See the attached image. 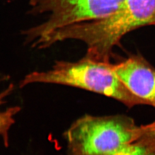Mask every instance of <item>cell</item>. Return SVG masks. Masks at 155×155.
<instances>
[{
  "instance_id": "obj_1",
  "label": "cell",
  "mask_w": 155,
  "mask_h": 155,
  "mask_svg": "<svg viewBox=\"0 0 155 155\" xmlns=\"http://www.w3.org/2000/svg\"><path fill=\"white\" fill-rule=\"evenodd\" d=\"M35 83L81 88L114 98L129 107L146 104L123 84L114 64L85 55L76 61H57L48 70L32 72L22 79L20 87Z\"/></svg>"
},
{
  "instance_id": "obj_2",
  "label": "cell",
  "mask_w": 155,
  "mask_h": 155,
  "mask_svg": "<svg viewBox=\"0 0 155 155\" xmlns=\"http://www.w3.org/2000/svg\"><path fill=\"white\" fill-rule=\"evenodd\" d=\"M155 24V0H124L120 8L103 19L74 24L67 30L70 40L85 44L86 55L110 60L114 46L129 32Z\"/></svg>"
},
{
  "instance_id": "obj_3",
  "label": "cell",
  "mask_w": 155,
  "mask_h": 155,
  "mask_svg": "<svg viewBox=\"0 0 155 155\" xmlns=\"http://www.w3.org/2000/svg\"><path fill=\"white\" fill-rule=\"evenodd\" d=\"M141 128L124 116L85 115L65 133L69 155H105L119 152L134 143Z\"/></svg>"
},
{
  "instance_id": "obj_4",
  "label": "cell",
  "mask_w": 155,
  "mask_h": 155,
  "mask_svg": "<svg viewBox=\"0 0 155 155\" xmlns=\"http://www.w3.org/2000/svg\"><path fill=\"white\" fill-rule=\"evenodd\" d=\"M123 84L146 104L155 107V69L145 60L131 57L114 64Z\"/></svg>"
},
{
  "instance_id": "obj_5",
  "label": "cell",
  "mask_w": 155,
  "mask_h": 155,
  "mask_svg": "<svg viewBox=\"0 0 155 155\" xmlns=\"http://www.w3.org/2000/svg\"><path fill=\"white\" fill-rule=\"evenodd\" d=\"M105 155H155V151L146 143L138 140L119 152Z\"/></svg>"
},
{
  "instance_id": "obj_6",
  "label": "cell",
  "mask_w": 155,
  "mask_h": 155,
  "mask_svg": "<svg viewBox=\"0 0 155 155\" xmlns=\"http://www.w3.org/2000/svg\"><path fill=\"white\" fill-rule=\"evenodd\" d=\"M141 134L139 140L149 146L155 151V120L150 124L140 126Z\"/></svg>"
},
{
  "instance_id": "obj_7",
  "label": "cell",
  "mask_w": 155,
  "mask_h": 155,
  "mask_svg": "<svg viewBox=\"0 0 155 155\" xmlns=\"http://www.w3.org/2000/svg\"><path fill=\"white\" fill-rule=\"evenodd\" d=\"M53 0H29L30 9L28 14L34 15L43 6L52 1Z\"/></svg>"
}]
</instances>
